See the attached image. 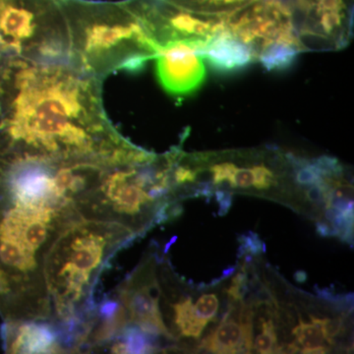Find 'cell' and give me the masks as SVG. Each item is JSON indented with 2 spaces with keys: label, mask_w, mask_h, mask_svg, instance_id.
Returning <instances> with one entry per match:
<instances>
[{
  "label": "cell",
  "mask_w": 354,
  "mask_h": 354,
  "mask_svg": "<svg viewBox=\"0 0 354 354\" xmlns=\"http://www.w3.org/2000/svg\"><path fill=\"white\" fill-rule=\"evenodd\" d=\"M1 337L4 349L8 353H65L59 335L48 322H4Z\"/></svg>",
  "instance_id": "cell-10"
},
{
  "label": "cell",
  "mask_w": 354,
  "mask_h": 354,
  "mask_svg": "<svg viewBox=\"0 0 354 354\" xmlns=\"http://www.w3.org/2000/svg\"><path fill=\"white\" fill-rule=\"evenodd\" d=\"M324 334H325L326 342L333 346L335 344V337L342 335L344 332V318L337 317L334 319H321Z\"/></svg>",
  "instance_id": "cell-18"
},
{
  "label": "cell",
  "mask_w": 354,
  "mask_h": 354,
  "mask_svg": "<svg viewBox=\"0 0 354 354\" xmlns=\"http://www.w3.org/2000/svg\"><path fill=\"white\" fill-rule=\"evenodd\" d=\"M68 30V62L102 80L116 71L138 72L158 55L152 32L130 0H60Z\"/></svg>",
  "instance_id": "cell-4"
},
{
  "label": "cell",
  "mask_w": 354,
  "mask_h": 354,
  "mask_svg": "<svg viewBox=\"0 0 354 354\" xmlns=\"http://www.w3.org/2000/svg\"><path fill=\"white\" fill-rule=\"evenodd\" d=\"M102 81L67 62L0 58V148L106 167L153 160L109 120Z\"/></svg>",
  "instance_id": "cell-1"
},
{
  "label": "cell",
  "mask_w": 354,
  "mask_h": 354,
  "mask_svg": "<svg viewBox=\"0 0 354 354\" xmlns=\"http://www.w3.org/2000/svg\"><path fill=\"white\" fill-rule=\"evenodd\" d=\"M316 232L317 234L322 237H334L335 230L332 225L327 221H324L323 218L319 220L316 223Z\"/></svg>",
  "instance_id": "cell-20"
},
{
  "label": "cell",
  "mask_w": 354,
  "mask_h": 354,
  "mask_svg": "<svg viewBox=\"0 0 354 354\" xmlns=\"http://www.w3.org/2000/svg\"><path fill=\"white\" fill-rule=\"evenodd\" d=\"M201 55L220 73H234L255 62L250 48L225 32L214 37L203 48Z\"/></svg>",
  "instance_id": "cell-11"
},
{
  "label": "cell",
  "mask_w": 354,
  "mask_h": 354,
  "mask_svg": "<svg viewBox=\"0 0 354 354\" xmlns=\"http://www.w3.org/2000/svg\"><path fill=\"white\" fill-rule=\"evenodd\" d=\"M66 18L60 0H6L0 17V58L68 62Z\"/></svg>",
  "instance_id": "cell-5"
},
{
  "label": "cell",
  "mask_w": 354,
  "mask_h": 354,
  "mask_svg": "<svg viewBox=\"0 0 354 354\" xmlns=\"http://www.w3.org/2000/svg\"><path fill=\"white\" fill-rule=\"evenodd\" d=\"M302 53L339 50L351 43L353 0H288Z\"/></svg>",
  "instance_id": "cell-7"
},
{
  "label": "cell",
  "mask_w": 354,
  "mask_h": 354,
  "mask_svg": "<svg viewBox=\"0 0 354 354\" xmlns=\"http://www.w3.org/2000/svg\"><path fill=\"white\" fill-rule=\"evenodd\" d=\"M307 278H308V277H307L306 272L297 271V272H295V281H297V283H305V281H306Z\"/></svg>",
  "instance_id": "cell-21"
},
{
  "label": "cell",
  "mask_w": 354,
  "mask_h": 354,
  "mask_svg": "<svg viewBox=\"0 0 354 354\" xmlns=\"http://www.w3.org/2000/svg\"><path fill=\"white\" fill-rule=\"evenodd\" d=\"M214 195H215L216 202L218 203V206H220L218 216L227 215L232 206V192L225 189H216Z\"/></svg>",
  "instance_id": "cell-19"
},
{
  "label": "cell",
  "mask_w": 354,
  "mask_h": 354,
  "mask_svg": "<svg viewBox=\"0 0 354 354\" xmlns=\"http://www.w3.org/2000/svg\"><path fill=\"white\" fill-rule=\"evenodd\" d=\"M198 348L206 349L213 353H248L241 324L228 316L227 312L218 327L203 339Z\"/></svg>",
  "instance_id": "cell-12"
},
{
  "label": "cell",
  "mask_w": 354,
  "mask_h": 354,
  "mask_svg": "<svg viewBox=\"0 0 354 354\" xmlns=\"http://www.w3.org/2000/svg\"><path fill=\"white\" fill-rule=\"evenodd\" d=\"M239 257H243L245 255L255 256L260 255L265 252V243L261 241L259 235L255 232H249L248 234H242L239 237Z\"/></svg>",
  "instance_id": "cell-17"
},
{
  "label": "cell",
  "mask_w": 354,
  "mask_h": 354,
  "mask_svg": "<svg viewBox=\"0 0 354 354\" xmlns=\"http://www.w3.org/2000/svg\"><path fill=\"white\" fill-rule=\"evenodd\" d=\"M155 58L158 81L172 97H188L206 80L204 58L196 44L174 41L162 46Z\"/></svg>",
  "instance_id": "cell-9"
},
{
  "label": "cell",
  "mask_w": 354,
  "mask_h": 354,
  "mask_svg": "<svg viewBox=\"0 0 354 354\" xmlns=\"http://www.w3.org/2000/svg\"><path fill=\"white\" fill-rule=\"evenodd\" d=\"M218 306H220V302L215 293L202 295L194 305L197 315L208 324L216 318Z\"/></svg>",
  "instance_id": "cell-16"
},
{
  "label": "cell",
  "mask_w": 354,
  "mask_h": 354,
  "mask_svg": "<svg viewBox=\"0 0 354 354\" xmlns=\"http://www.w3.org/2000/svg\"><path fill=\"white\" fill-rule=\"evenodd\" d=\"M138 237L120 223L80 218L53 241L44 265L50 304L48 322L59 335L65 353H73L84 323L94 311L102 272L116 253Z\"/></svg>",
  "instance_id": "cell-3"
},
{
  "label": "cell",
  "mask_w": 354,
  "mask_h": 354,
  "mask_svg": "<svg viewBox=\"0 0 354 354\" xmlns=\"http://www.w3.org/2000/svg\"><path fill=\"white\" fill-rule=\"evenodd\" d=\"M81 216L75 204L0 192V316L48 322L44 265L53 241Z\"/></svg>",
  "instance_id": "cell-2"
},
{
  "label": "cell",
  "mask_w": 354,
  "mask_h": 354,
  "mask_svg": "<svg viewBox=\"0 0 354 354\" xmlns=\"http://www.w3.org/2000/svg\"><path fill=\"white\" fill-rule=\"evenodd\" d=\"M312 323H305L300 319L299 324L292 330L297 342L302 346V353H326L329 348L325 346L321 319L311 316Z\"/></svg>",
  "instance_id": "cell-13"
},
{
  "label": "cell",
  "mask_w": 354,
  "mask_h": 354,
  "mask_svg": "<svg viewBox=\"0 0 354 354\" xmlns=\"http://www.w3.org/2000/svg\"><path fill=\"white\" fill-rule=\"evenodd\" d=\"M176 6L206 15H223L247 6L254 0H167Z\"/></svg>",
  "instance_id": "cell-14"
},
{
  "label": "cell",
  "mask_w": 354,
  "mask_h": 354,
  "mask_svg": "<svg viewBox=\"0 0 354 354\" xmlns=\"http://www.w3.org/2000/svg\"><path fill=\"white\" fill-rule=\"evenodd\" d=\"M223 32L245 44L254 60L272 44H285L302 53L288 0H254L223 14Z\"/></svg>",
  "instance_id": "cell-6"
},
{
  "label": "cell",
  "mask_w": 354,
  "mask_h": 354,
  "mask_svg": "<svg viewBox=\"0 0 354 354\" xmlns=\"http://www.w3.org/2000/svg\"><path fill=\"white\" fill-rule=\"evenodd\" d=\"M278 346V335L272 319L263 321L262 333L253 342V348L258 351L259 353L268 354L276 353Z\"/></svg>",
  "instance_id": "cell-15"
},
{
  "label": "cell",
  "mask_w": 354,
  "mask_h": 354,
  "mask_svg": "<svg viewBox=\"0 0 354 354\" xmlns=\"http://www.w3.org/2000/svg\"><path fill=\"white\" fill-rule=\"evenodd\" d=\"M157 254L138 266L113 292L122 305L129 325L137 326L144 334L160 341L172 342L160 311L162 288L156 276Z\"/></svg>",
  "instance_id": "cell-8"
},
{
  "label": "cell",
  "mask_w": 354,
  "mask_h": 354,
  "mask_svg": "<svg viewBox=\"0 0 354 354\" xmlns=\"http://www.w3.org/2000/svg\"><path fill=\"white\" fill-rule=\"evenodd\" d=\"M6 0H0V17L2 15V11H3L4 6H6Z\"/></svg>",
  "instance_id": "cell-22"
}]
</instances>
